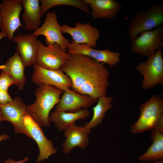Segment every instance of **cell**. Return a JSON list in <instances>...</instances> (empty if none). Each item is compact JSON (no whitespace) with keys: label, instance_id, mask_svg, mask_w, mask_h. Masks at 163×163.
Listing matches in <instances>:
<instances>
[{"label":"cell","instance_id":"obj_32","mask_svg":"<svg viewBox=\"0 0 163 163\" xmlns=\"http://www.w3.org/2000/svg\"><path fill=\"white\" fill-rule=\"evenodd\" d=\"M142 163H145L144 162V161H143L142 162Z\"/></svg>","mask_w":163,"mask_h":163},{"label":"cell","instance_id":"obj_14","mask_svg":"<svg viewBox=\"0 0 163 163\" xmlns=\"http://www.w3.org/2000/svg\"><path fill=\"white\" fill-rule=\"evenodd\" d=\"M61 30L62 33L69 34L75 43L85 44L92 48L96 46L100 37L98 29L89 22L83 24L77 22L74 27L64 24L61 25Z\"/></svg>","mask_w":163,"mask_h":163},{"label":"cell","instance_id":"obj_30","mask_svg":"<svg viewBox=\"0 0 163 163\" xmlns=\"http://www.w3.org/2000/svg\"><path fill=\"white\" fill-rule=\"evenodd\" d=\"M2 121H3L2 117L1 110L0 109V123Z\"/></svg>","mask_w":163,"mask_h":163},{"label":"cell","instance_id":"obj_26","mask_svg":"<svg viewBox=\"0 0 163 163\" xmlns=\"http://www.w3.org/2000/svg\"><path fill=\"white\" fill-rule=\"evenodd\" d=\"M13 100L8 91H0V104H5Z\"/></svg>","mask_w":163,"mask_h":163},{"label":"cell","instance_id":"obj_12","mask_svg":"<svg viewBox=\"0 0 163 163\" xmlns=\"http://www.w3.org/2000/svg\"><path fill=\"white\" fill-rule=\"evenodd\" d=\"M27 106L19 97H15L9 103L0 104L3 121H7L11 123L16 133L25 135L24 120L25 117L28 114Z\"/></svg>","mask_w":163,"mask_h":163},{"label":"cell","instance_id":"obj_11","mask_svg":"<svg viewBox=\"0 0 163 163\" xmlns=\"http://www.w3.org/2000/svg\"><path fill=\"white\" fill-rule=\"evenodd\" d=\"M33 66L32 82L39 86L47 85L54 86L63 91L70 89L72 86L69 76L61 69L53 70L41 67L37 63Z\"/></svg>","mask_w":163,"mask_h":163},{"label":"cell","instance_id":"obj_19","mask_svg":"<svg viewBox=\"0 0 163 163\" xmlns=\"http://www.w3.org/2000/svg\"><path fill=\"white\" fill-rule=\"evenodd\" d=\"M25 67L19 54L16 52L8 59L5 64L0 66V69L9 75L14 81V85L21 90L26 82Z\"/></svg>","mask_w":163,"mask_h":163},{"label":"cell","instance_id":"obj_22","mask_svg":"<svg viewBox=\"0 0 163 163\" xmlns=\"http://www.w3.org/2000/svg\"><path fill=\"white\" fill-rule=\"evenodd\" d=\"M113 98L107 95L98 97L97 104L93 108V115L91 120L84 125L91 129L95 128L102 122L105 114L113 106Z\"/></svg>","mask_w":163,"mask_h":163},{"label":"cell","instance_id":"obj_7","mask_svg":"<svg viewBox=\"0 0 163 163\" xmlns=\"http://www.w3.org/2000/svg\"><path fill=\"white\" fill-rule=\"evenodd\" d=\"M25 135L33 139L36 142L39 149L37 162H40L47 159L51 155L57 153L52 141L45 136L41 126L28 114L24 120Z\"/></svg>","mask_w":163,"mask_h":163},{"label":"cell","instance_id":"obj_6","mask_svg":"<svg viewBox=\"0 0 163 163\" xmlns=\"http://www.w3.org/2000/svg\"><path fill=\"white\" fill-rule=\"evenodd\" d=\"M163 47V25L142 33L130 42L131 51L147 57Z\"/></svg>","mask_w":163,"mask_h":163},{"label":"cell","instance_id":"obj_18","mask_svg":"<svg viewBox=\"0 0 163 163\" xmlns=\"http://www.w3.org/2000/svg\"><path fill=\"white\" fill-rule=\"evenodd\" d=\"M91 8L93 20L112 19L116 17L123 5L116 0H84Z\"/></svg>","mask_w":163,"mask_h":163},{"label":"cell","instance_id":"obj_15","mask_svg":"<svg viewBox=\"0 0 163 163\" xmlns=\"http://www.w3.org/2000/svg\"><path fill=\"white\" fill-rule=\"evenodd\" d=\"M64 131L63 135L65 139L62 144L63 152L68 154L76 147L83 149L88 146L91 129L85 125L78 126L75 123Z\"/></svg>","mask_w":163,"mask_h":163},{"label":"cell","instance_id":"obj_28","mask_svg":"<svg viewBox=\"0 0 163 163\" xmlns=\"http://www.w3.org/2000/svg\"><path fill=\"white\" fill-rule=\"evenodd\" d=\"M10 138V137L7 134H4L1 135H0V142L3 140H6Z\"/></svg>","mask_w":163,"mask_h":163},{"label":"cell","instance_id":"obj_2","mask_svg":"<svg viewBox=\"0 0 163 163\" xmlns=\"http://www.w3.org/2000/svg\"><path fill=\"white\" fill-rule=\"evenodd\" d=\"M63 92L51 85H39L35 91L36 101L27 106L28 114L41 126L49 127L50 111L58 104Z\"/></svg>","mask_w":163,"mask_h":163},{"label":"cell","instance_id":"obj_29","mask_svg":"<svg viewBox=\"0 0 163 163\" xmlns=\"http://www.w3.org/2000/svg\"><path fill=\"white\" fill-rule=\"evenodd\" d=\"M7 37H8V36L5 32L2 31L0 32V40L4 38Z\"/></svg>","mask_w":163,"mask_h":163},{"label":"cell","instance_id":"obj_31","mask_svg":"<svg viewBox=\"0 0 163 163\" xmlns=\"http://www.w3.org/2000/svg\"><path fill=\"white\" fill-rule=\"evenodd\" d=\"M2 16L1 13L0 11V23L1 22V19H2Z\"/></svg>","mask_w":163,"mask_h":163},{"label":"cell","instance_id":"obj_1","mask_svg":"<svg viewBox=\"0 0 163 163\" xmlns=\"http://www.w3.org/2000/svg\"><path fill=\"white\" fill-rule=\"evenodd\" d=\"M61 69L70 78L72 90L97 100L106 95L110 73L104 64L84 55L70 54Z\"/></svg>","mask_w":163,"mask_h":163},{"label":"cell","instance_id":"obj_20","mask_svg":"<svg viewBox=\"0 0 163 163\" xmlns=\"http://www.w3.org/2000/svg\"><path fill=\"white\" fill-rule=\"evenodd\" d=\"M24 11L22 19L27 30L34 31L40 27L41 8L39 0H20Z\"/></svg>","mask_w":163,"mask_h":163},{"label":"cell","instance_id":"obj_23","mask_svg":"<svg viewBox=\"0 0 163 163\" xmlns=\"http://www.w3.org/2000/svg\"><path fill=\"white\" fill-rule=\"evenodd\" d=\"M152 130L151 134L152 143L146 152L139 157L140 160H156L163 157V130L156 128Z\"/></svg>","mask_w":163,"mask_h":163},{"label":"cell","instance_id":"obj_16","mask_svg":"<svg viewBox=\"0 0 163 163\" xmlns=\"http://www.w3.org/2000/svg\"><path fill=\"white\" fill-rule=\"evenodd\" d=\"M97 100L78 93L70 89L63 92L56 110L67 112H75L91 106Z\"/></svg>","mask_w":163,"mask_h":163},{"label":"cell","instance_id":"obj_9","mask_svg":"<svg viewBox=\"0 0 163 163\" xmlns=\"http://www.w3.org/2000/svg\"><path fill=\"white\" fill-rule=\"evenodd\" d=\"M23 7L20 0H3L0 2L2 19L1 31L5 32L9 40H12L15 32L20 27H24L20 19Z\"/></svg>","mask_w":163,"mask_h":163},{"label":"cell","instance_id":"obj_8","mask_svg":"<svg viewBox=\"0 0 163 163\" xmlns=\"http://www.w3.org/2000/svg\"><path fill=\"white\" fill-rule=\"evenodd\" d=\"M37 45L36 63L47 69H60L70 55L56 43L46 46L37 40Z\"/></svg>","mask_w":163,"mask_h":163},{"label":"cell","instance_id":"obj_4","mask_svg":"<svg viewBox=\"0 0 163 163\" xmlns=\"http://www.w3.org/2000/svg\"><path fill=\"white\" fill-rule=\"evenodd\" d=\"M140 114L137 121L131 125V132L138 134L153 129L163 115V98L159 94L154 95L139 107Z\"/></svg>","mask_w":163,"mask_h":163},{"label":"cell","instance_id":"obj_13","mask_svg":"<svg viewBox=\"0 0 163 163\" xmlns=\"http://www.w3.org/2000/svg\"><path fill=\"white\" fill-rule=\"evenodd\" d=\"M70 54H80L87 56L97 61L105 63L110 67L116 66L120 60V53L108 49L97 50L85 44L76 43L70 41L67 47Z\"/></svg>","mask_w":163,"mask_h":163},{"label":"cell","instance_id":"obj_27","mask_svg":"<svg viewBox=\"0 0 163 163\" xmlns=\"http://www.w3.org/2000/svg\"><path fill=\"white\" fill-rule=\"evenodd\" d=\"M29 160L28 157H26L23 159L19 161H15L12 159H8L5 160L3 163H24Z\"/></svg>","mask_w":163,"mask_h":163},{"label":"cell","instance_id":"obj_3","mask_svg":"<svg viewBox=\"0 0 163 163\" xmlns=\"http://www.w3.org/2000/svg\"><path fill=\"white\" fill-rule=\"evenodd\" d=\"M163 23V5L157 4L139 11L131 19L128 27L131 40L142 33L162 25Z\"/></svg>","mask_w":163,"mask_h":163},{"label":"cell","instance_id":"obj_25","mask_svg":"<svg viewBox=\"0 0 163 163\" xmlns=\"http://www.w3.org/2000/svg\"><path fill=\"white\" fill-rule=\"evenodd\" d=\"M13 84H14V82L10 76L2 71L0 75V91H8L9 87Z\"/></svg>","mask_w":163,"mask_h":163},{"label":"cell","instance_id":"obj_5","mask_svg":"<svg viewBox=\"0 0 163 163\" xmlns=\"http://www.w3.org/2000/svg\"><path fill=\"white\" fill-rule=\"evenodd\" d=\"M137 71L143 77L142 89L148 90L160 85L163 86V56L161 49L148 57L145 62L136 66Z\"/></svg>","mask_w":163,"mask_h":163},{"label":"cell","instance_id":"obj_10","mask_svg":"<svg viewBox=\"0 0 163 163\" xmlns=\"http://www.w3.org/2000/svg\"><path fill=\"white\" fill-rule=\"evenodd\" d=\"M33 34L36 37L40 35L44 36L47 45L56 43L64 50L67 51L70 42L62 35L61 26L58 22L57 15L54 11L46 13L43 24L37 30L34 31Z\"/></svg>","mask_w":163,"mask_h":163},{"label":"cell","instance_id":"obj_21","mask_svg":"<svg viewBox=\"0 0 163 163\" xmlns=\"http://www.w3.org/2000/svg\"><path fill=\"white\" fill-rule=\"evenodd\" d=\"M89 114V111L86 109L75 112H67L55 109L51 113L50 119V122L61 132L75 124L78 120L87 117Z\"/></svg>","mask_w":163,"mask_h":163},{"label":"cell","instance_id":"obj_24","mask_svg":"<svg viewBox=\"0 0 163 163\" xmlns=\"http://www.w3.org/2000/svg\"><path fill=\"white\" fill-rule=\"evenodd\" d=\"M39 1L42 10L41 17L52 8L60 5L73 6L88 14L90 12L88 5L84 0H40Z\"/></svg>","mask_w":163,"mask_h":163},{"label":"cell","instance_id":"obj_17","mask_svg":"<svg viewBox=\"0 0 163 163\" xmlns=\"http://www.w3.org/2000/svg\"><path fill=\"white\" fill-rule=\"evenodd\" d=\"M12 40L17 43L16 52L25 66L36 63L38 53L37 37L33 34H20L14 36Z\"/></svg>","mask_w":163,"mask_h":163}]
</instances>
